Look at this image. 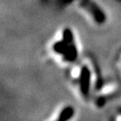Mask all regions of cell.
Wrapping results in <instances>:
<instances>
[{
	"label": "cell",
	"instance_id": "1",
	"mask_svg": "<svg viewBox=\"0 0 121 121\" xmlns=\"http://www.w3.org/2000/svg\"><path fill=\"white\" fill-rule=\"evenodd\" d=\"M72 74H73L74 77H76L78 74H79V69H77V68L76 69H73V71L72 72Z\"/></svg>",
	"mask_w": 121,
	"mask_h": 121
}]
</instances>
